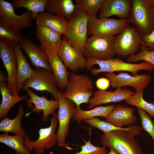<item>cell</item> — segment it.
I'll return each mask as SVG.
<instances>
[{
	"mask_svg": "<svg viewBox=\"0 0 154 154\" xmlns=\"http://www.w3.org/2000/svg\"><path fill=\"white\" fill-rule=\"evenodd\" d=\"M85 68L90 70L92 74L96 76L103 72L126 71L132 73L133 76L137 75V72L144 70L151 71L154 69L153 65L146 61L139 64L125 62L121 59L112 58L106 60H100L91 58H87Z\"/></svg>",
	"mask_w": 154,
	"mask_h": 154,
	"instance_id": "6da1fadb",
	"label": "cell"
},
{
	"mask_svg": "<svg viewBox=\"0 0 154 154\" xmlns=\"http://www.w3.org/2000/svg\"><path fill=\"white\" fill-rule=\"evenodd\" d=\"M92 80L86 74L70 73L66 90L62 92L63 96L80 107L83 103L89 104L90 98L93 95Z\"/></svg>",
	"mask_w": 154,
	"mask_h": 154,
	"instance_id": "7a4b0ae2",
	"label": "cell"
},
{
	"mask_svg": "<svg viewBox=\"0 0 154 154\" xmlns=\"http://www.w3.org/2000/svg\"><path fill=\"white\" fill-rule=\"evenodd\" d=\"M135 135L126 131L116 130L104 133L100 142L106 148H112L119 154H144Z\"/></svg>",
	"mask_w": 154,
	"mask_h": 154,
	"instance_id": "3957f363",
	"label": "cell"
},
{
	"mask_svg": "<svg viewBox=\"0 0 154 154\" xmlns=\"http://www.w3.org/2000/svg\"><path fill=\"white\" fill-rule=\"evenodd\" d=\"M89 16L75 11L68 19V26L64 36L79 53L83 55L88 39L87 26Z\"/></svg>",
	"mask_w": 154,
	"mask_h": 154,
	"instance_id": "277c9868",
	"label": "cell"
},
{
	"mask_svg": "<svg viewBox=\"0 0 154 154\" xmlns=\"http://www.w3.org/2000/svg\"><path fill=\"white\" fill-rule=\"evenodd\" d=\"M129 23L134 25L141 35L154 29V5L150 0H132Z\"/></svg>",
	"mask_w": 154,
	"mask_h": 154,
	"instance_id": "5b68a950",
	"label": "cell"
},
{
	"mask_svg": "<svg viewBox=\"0 0 154 154\" xmlns=\"http://www.w3.org/2000/svg\"><path fill=\"white\" fill-rule=\"evenodd\" d=\"M115 37L112 35L92 36L86 43L83 56L100 60L113 58Z\"/></svg>",
	"mask_w": 154,
	"mask_h": 154,
	"instance_id": "8992f818",
	"label": "cell"
},
{
	"mask_svg": "<svg viewBox=\"0 0 154 154\" xmlns=\"http://www.w3.org/2000/svg\"><path fill=\"white\" fill-rule=\"evenodd\" d=\"M58 122V115L54 113L51 118L50 126L39 130V136L37 140L31 141L28 135L25 134L24 144L26 148L30 152L33 150L35 154H42L45 149L52 147L58 142V135L55 132Z\"/></svg>",
	"mask_w": 154,
	"mask_h": 154,
	"instance_id": "52a82bcc",
	"label": "cell"
},
{
	"mask_svg": "<svg viewBox=\"0 0 154 154\" xmlns=\"http://www.w3.org/2000/svg\"><path fill=\"white\" fill-rule=\"evenodd\" d=\"M129 23L128 19L99 18L91 15L88 23L87 35L114 36L121 33Z\"/></svg>",
	"mask_w": 154,
	"mask_h": 154,
	"instance_id": "ba28073f",
	"label": "cell"
},
{
	"mask_svg": "<svg viewBox=\"0 0 154 154\" xmlns=\"http://www.w3.org/2000/svg\"><path fill=\"white\" fill-rule=\"evenodd\" d=\"M141 44V34L135 27L128 25L115 37L114 48L116 54L127 58L136 54Z\"/></svg>",
	"mask_w": 154,
	"mask_h": 154,
	"instance_id": "9c48e42d",
	"label": "cell"
},
{
	"mask_svg": "<svg viewBox=\"0 0 154 154\" xmlns=\"http://www.w3.org/2000/svg\"><path fill=\"white\" fill-rule=\"evenodd\" d=\"M34 70L33 76L23 83L22 90L31 88L38 91H48L58 100L60 90L52 71L42 67L35 68Z\"/></svg>",
	"mask_w": 154,
	"mask_h": 154,
	"instance_id": "30bf717a",
	"label": "cell"
},
{
	"mask_svg": "<svg viewBox=\"0 0 154 154\" xmlns=\"http://www.w3.org/2000/svg\"><path fill=\"white\" fill-rule=\"evenodd\" d=\"M62 92L60 90L58 96L59 107L57 115L59 126L57 144L59 146L71 150V148L66 145L65 139L69 133V123L75 112L76 106L73 102L64 98Z\"/></svg>",
	"mask_w": 154,
	"mask_h": 154,
	"instance_id": "8fae6325",
	"label": "cell"
},
{
	"mask_svg": "<svg viewBox=\"0 0 154 154\" xmlns=\"http://www.w3.org/2000/svg\"><path fill=\"white\" fill-rule=\"evenodd\" d=\"M0 57L7 72V88L12 95L19 96L16 85L17 61L14 43L0 41Z\"/></svg>",
	"mask_w": 154,
	"mask_h": 154,
	"instance_id": "7c38bea8",
	"label": "cell"
},
{
	"mask_svg": "<svg viewBox=\"0 0 154 154\" xmlns=\"http://www.w3.org/2000/svg\"><path fill=\"white\" fill-rule=\"evenodd\" d=\"M11 3L0 0V20L19 31L33 27L32 13L30 11L23 12L21 15L16 14Z\"/></svg>",
	"mask_w": 154,
	"mask_h": 154,
	"instance_id": "4fadbf2b",
	"label": "cell"
},
{
	"mask_svg": "<svg viewBox=\"0 0 154 154\" xmlns=\"http://www.w3.org/2000/svg\"><path fill=\"white\" fill-rule=\"evenodd\" d=\"M110 82V84L114 88L130 86L134 89L135 92L144 90L148 85L152 76L147 74H140L132 76L125 72H120L116 75L113 72L104 74Z\"/></svg>",
	"mask_w": 154,
	"mask_h": 154,
	"instance_id": "5bb4252c",
	"label": "cell"
},
{
	"mask_svg": "<svg viewBox=\"0 0 154 154\" xmlns=\"http://www.w3.org/2000/svg\"><path fill=\"white\" fill-rule=\"evenodd\" d=\"M24 90L30 97V98L26 100L28 108H29L32 104L34 105L30 107L31 111L27 114V116L33 112L38 114L42 110L43 112L42 119L43 121H45L47 120L49 115H53L54 113L55 110L59 109V105L58 100L55 99L49 100L44 96H39L28 88H26Z\"/></svg>",
	"mask_w": 154,
	"mask_h": 154,
	"instance_id": "9a60e30c",
	"label": "cell"
},
{
	"mask_svg": "<svg viewBox=\"0 0 154 154\" xmlns=\"http://www.w3.org/2000/svg\"><path fill=\"white\" fill-rule=\"evenodd\" d=\"M58 54L66 67L72 72L85 68L86 58L77 52L64 36Z\"/></svg>",
	"mask_w": 154,
	"mask_h": 154,
	"instance_id": "2e32d148",
	"label": "cell"
},
{
	"mask_svg": "<svg viewBox=\"0 0 154 154\" xmlns=\"http://www.w3.org/2000/svg\"><path fill=\"white\" fill-rule=\"evenodd\" d=\"M135 92L126 88L118 87L114 91L99 90L93 93V96L89 100L88 108L92 109L100 105L112 102H116L129 99Z\"/></svg>",
	"mask_w": 154,
	"mask_h": 154,
	"instance_id": "e0dca14e",
	"label": "cell"
},
{
	"mask_svg": "<svg viewBox=\"0 0 154 154\" xmlns=\"http://www.w3.org/2000/svg\"><path fill=\"white\" fill-rule=\"evenodd\" d=\"M132 0H105L99 11V18L116 16L120 19H128L130 15Z\"/></svg>",
	"mask_w": 154,
	"mask_h": 154,
	"instance_id": "ac0fdd59",
	"label": "cell"
},
{
	"mask_svg": "<svg viewBox=\"0 0 154 154\" xmlns=\"http://www.w3.org/2000/svg\"><path fill=\"white\" fill-rule=\"evenodd\" d=\"M21 47L25 51L35 68L42 67L52 71L46 51L40 46L35 44L31 40L26 38L20 43Z\"/></svg>",
	"mask_w": 154,
	"mask_h": 154,
	"instance_id": "d6986e66",
	"label": "cell"
},
{
	"mask_svg": "<svg viewBox=\"0 0 154 154\" xmlns=\"http://www.w3.org/2000/svg\"><path fill=\"white\" fill-rule=\"evenodd\" d=\"M35 34L41 47L46 51L58 53L62 41L61 35L47 27L41 26H37Z\"/></svg>",
	"mask_w": 154,
	"mask_h": 154,
	"instance_id": "ffe728a7",
	"label": "cell"
},
{
	"mask_svg": "<svg viewBox=\"0 0 154 154\" xmlns=\"http://www.w3.org/2000/svg\"><path fill=\"white\" fill-rule=\"evenodd\" d=\"M14 47L17 61L16 85L18 94L22 90L25 82L33 76L35 70L31 68L22 52L20 43L17 42L14 43Z\"/></svg>",
	"mask_w": 154,
	"mask_h": 154,
	"instance_id": "44dd1931",
	"label": "cell"
},
{
	"mask_svg": "<svg viewBox=\"0 0 154 154\" xmlns=\"http://www.w3.org/2000/svg\"><path fill=\"white\" fill-rule=\"evenodd\" d=\"M51 70L61 90L65 89L68 84L70 73L56 52L46 51Z\"/></svg>",
	"mask_w": 154,
	"mask_h": 154,
	"instance_id": "7402d4cb",
	"label": "cell"
},
{
	"mask_svg": "<svg viewBox=\"0 0 154 154\" xmlns=\"http://www.w3.org/2000/svg\"><path fill=\"white\" fill-rule=\"evenodd\" d=\"M134 111L133 108L117 104L106 117L105 120L119 127L132 125L136 122L137 119Z\"/></svg>",
	"mask_w": 154,
	"mask_h": 154,
	"instance_id": "603a6c76",
	"label": "cell"
},
{
	"mask_svg": "<svg viewBox=\"0 0 154 154\" xmlns=\"http://www.w3.org/2000/svg\"><path fill=\"white\" fill-rule=\"evenodd\" d=\"M37 26H44L64 35L66 32L68 21L64 17L46 12L38 13L36 18Z\"/></svg>",
	"mask_w": 154,
	"mask_h": 154,
	"instance_id": "cb8c5ba5",
	"label": "cell"
},
{
	"mask_svg": "<svg viewBox=\"0 0 154 154\" xmlns=\"http://www.w3.org/2000/svg\"><path fill=\"white\" fill-rule=\"evenodd\" d=\"M75 8L72 0H48L45 9L49 13L68 19Z\"/></svg>",
	"mask_w": 154,
	"mask_h": 154,
	"instance_id": "d4e9b609",
	"label": "cell"
},
{
	"mask_svg": "<svg viewBox=\"0 0 154 154\" xmlns=\"http://www.w3.org/2000/svg\"><path fill=\"white\" fill-rule=\"evenodd\" d=\"M0 91L2 96V100L0 104V119L7 117L10 109L18 102L26 100L27 96L24 95L16 96L11 94L4 82L0 83Z\"/></svg>",
	"mask_w": 154,
	"mask_h": 154,
	"instance_id": "484cf974",
	"label": "cell"
},
{
	"mask_svg": "<svg viewBox=\"0 0 154 154\" xmlns=\"http://www.w3.org/2000/svg\"><path fill=\"white\" fill-rule=\"evenodd\" d=\"M115 106L112 104L106 106H100L90 110H84L80 107H77L72 117L74 121L80 124L83 120L88 119L97 116L107 117L114 109Z\"/></svg>",
	"mask_w": 154,
	"mask_h": 154,
	"instance_id": "4316f807",
	"label": "cell"
},
{
	"mask_svg": "<svg viewBox=\"0 0 154 154\" xmlns=\"http://www.w3.org/2000/svg\"><path fill=\"white\" fill-rule=\"evenodd\" d=\"M83 121L89 125L101 130L104 133L116 130H121L127 131L135 136L139 135L141 130V128L137 125H131L125 128L119 127L96 117L85 120Z\"/></svg>",
	"mask_w": 154,
	"mask_h": 154,
	"instance_id": "83f0119b",
	"label": "cell"
},
{
	"mask_svg": "<svg viewBox=\"0 0 154 154\" xmlns=\"http://www.w3.org/2000/svg\"><path fill=\"white\" fill-rule=\"evenodd\" d=\"M24 114L23 106L20 105L19 107L17 114L15 118L11 119L6 117L1 120L0 123V131L24 135L25 134L21 125V120Z\"/></svg>",
	"mask_w": 154,
	"mask_h": 154,
	"instance_id": "f1b7e54d",
	"label": "cell"
},
{
	"mask_svg": "<svg viewBox=\"0 0 154 154\" xmlns=\"http://www.w3.org/2000/svg\"><path fill=\"white\" fill-rule=\"evenodd\" d=\"M48 0H12L11 4L14 9L23 7L32 13L33 20L38 14L46 12L45 8Z\"/></svg>",
	"mask_w": 154,
	"mask_h": 154,
	"instance_id": "f546056e",
	"label": "cell"
},
{
	"mask_svg": "<svg viewBox=\"0 0 154 154\" xmlns=\"http://www.w3.org/2000/svg\"><path fill=\"white\" fill-rule=\"evenodd\" d=\"M24 135L15 134L10 135L5 132L0 135V142L13 149L17 154H32L25 147Z\"/></svg>",
	"mask_w": 154,
	"mask_h": 154,
	"instance_id": "4dcf8cb0",
	"label": "cell"
},
{
	"mask_svg": "<svg viewBox=\"0 0 154 154\" xmlns=\"http://www.w3.org/2000/svg\"><path fill=\"white\" fill-rule=\"evenodd\" d=\"M23 40L20 31L0 20V41L20 43Z\"/></svg>",
	"mask_w": 154,
	"mask_h": 154,
	"instance_id": "1f68e13d",
	"label": "cell"
},
{
	"mask_svg": "<svg viewBox=\"0 0 154 154\" xmlns=\"http://www.w3.org/2000/svg\"><path fill=\"white\" fill-rule=\"evenodd\" d=\"M105 0H75V11L85 13L89 16L96 15Z\"/></svg>",
	"mask_w": 154,
	"mask_h": 154,
	"instance_id": "d6a6232c",
	"label": "cell"
},
{
	"mask_svg": "<svg viewBox=\"0 0 154 154\" xmlns=\"http://www.w3.org/2000/svg\"><path fill=\"white\" fill-rule=\"evenodd\" d=\"M144 90H141L135 94L129 99L125 100L127 104L139 108L148 113L151 117L154 118V105L148 103L143 98Z\"/></svg>",
	"mask_w": 154,
	"mask_h": 154,
	"instance_id": "836d02e7",
	"label": "cell"
},
{
	"mask_svg": "<svg viewBox=\"0 0 154 154\" xmlns=\"http://www.w3.org/2000/svg\"><path fill=\"white\" fill-rule=\"evenodd\" d=\"M137 108L140 117L141 128L152 137L154 147V122L146 111L139 107Z\"/></svg>",
	"mask_w": 154,
	"mask_h": 154,
	"instance_id": "e575fe53",
	"label": "cell"
},
{
	"mask_svg": "<svg viewBox=\"0 0 154 154\" xmlns=\"http://www.w3.org/2000/svg\"><path fill=\"white\" fill-rule=\"evenodd\" d=\"M141 50L135 54L127 57L126 62H136L139 60H143L148 62L154 67V51H150L147 48L141 46Z\"/></svg>",
	"mask_w": 154,
	"mask_h": 154,
	"instance_id": "d590c367",
	"label": "cell"
},
{
	"mask_svg": "<svg viewBox=\"0 0 154 154\" xmlns=\"http://www.w3.org/2000/svg\"><path fill=\"white\" fill-rule=\"evenodd\" d=\"M84 145L81 146V150L73 154H107L106 147L96 146L91 143L90 140L85 141Z\"/></svg>",
	"mask_w": 154,
	"mask_h": 154,
	"instance_id": "8d00e7d4",
	"label": "cell"
},
{
	"mask_svg": "<svg viewBox=\"0 0 154 154\" xmlns=\"http://www.w3.org/2000/svg\"><path fill=\"white\" fill-rule=\"evenodd\" d=\"M141 46L146 47L150 51H154V29L149 34L141 35Z\"/></svg>",
	"mask_w": 154,
	"mask_h": 154,
	"instance_id": "74e56055",
	"label": "cell"
},
{
	"mask_svg": "<svg viewBox=\"0 0 154 154\" xmlns=\"http://www.w3.org/2000/svg\"><path fill=\"white\" fill-rule=\"evenodd\" d=\"M110 80L107 78H102L98 79L96 82L97 87L99 90H106L110 86Z\"/></svg>",
	"mask_w": 154,
	"mask_h": 154,
	"instance_id": "f35d334b",
	"label": "cell"
},
{
	"mask_svg": "<svg viewBox=\"0 0 154 154\" xmlns=\"http://www.w3.org/2000/svg\"><path fill=\"white\" fill-rule=\"evenodd\" d=\"M8 77L2 71L0 72V82H7Z\"/></svg>",
	"mask_w": 154,
	"mask_h": 154,
	"instance_id": "ab89813d",
	"label": "cell"
},
{
	"mask_svg": "<svg viewBox=\"0 0 154 154\" xmlns=\"http://www.w3.org/2000/svg\"><path fill=\"white\" fill-rule=\"evenodd\" d=\"M110 151L107 154H119L112 148H110Z\"/></svg>",
	"mask_w": 154,
	"mask_h": 154,
	"instance_id": "60d3db41",
	"label": "cell"
},
{
	"mask_svg": "<svg viewBox=\"0 0 154 154\" xmlns=\"http://www.w3.org/2000/svg\"><path fill=\"white\" fill-rule=\"evenodd\" d=\"M150 103L154 105V102H151Z\"/></svg>",
	"mask_w": 154,
	"mask_h": 154,
	"instance_id": "b9f144b4",
	"label": "cell"
},
{
	"mask_svg": "<svg viewBox=\"0 0 154 154\" xmlns=\"http://www.w3.org/2000/svg\"><path fill=\"white\" fill-rule=\"evenodd\" d=\"M0 154H1V153H0Z\"/></svg>",
	"mask_w": 154,
	"mask_h": 154,
	"instance_id": "7bdbcfd3",
	"label": "cell"
}]
</instances>
